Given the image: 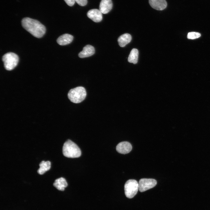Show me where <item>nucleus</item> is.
Masks as SVG:
<instances>
[{"instance_id": "nucleus-1", "label": "nucleus", "mask_w": 210, "mask_h": 210, "mask_svg": "<svg viewBox=\"0 0 210 210\" xmlns=\"http://www.w3.org/2000/svg\"><path fill=\"white\" fill-rule=\"evenodd\" d=\"M21 22L23 27L36 38H41L45 33V26L37 20L26 17L22 19Z\"/></svg>"}, {"instance_id": "nucleus-2", "label": "nucleus", "mask_w": 210, "mask_h": 210, "mask_svg": "<svg viewBox=\"0 0 210 210\" xmlns=\"http://www.w3.org/2000/svg\"><path fill=\"white\" fill-rule=\"evenodd\" d=\"M62 153L64 156L69 158H78L81 155V151L78 146L69 139L64 144Z\"/></svg>"}, {"instance_id": "nucleus-3", "label": "nucleus", "mask_w": 210, "mask_h": 210, "mask_svg": "<svg viewBox=\"0 0 210 210\" xmlns=\"http://www.w3.org/2000/svg\"><path fill=\"white\" fill-rule=\"evenodd\" d=\"M86 94L85 88L82 86H78L71 89L68 93V97L72 102L78 103L85 99Z\"/></svg>"}, {"instance_id": "nucleus-4", "label": "nucleus", "mask_w": 210, "mask_h": 210, "mask_svg": "<svg viewBox=\"0 0 210 210\" xmlns=\"http://www.w3.org/2000/svg\"><path fill=\"white\" fill-rule=\"evenodd\" d=\"M5 69L7 70L13 69L17 65L19 61V57L16 54L8 52L5 54L2 57Z\"/></svg>"}, {"instance_id": "nucleus-5", "label": "nucleus", "mask_w": 210, "mask_h": 210, "mask_svg": "<svg viewBox=\"0 0 210 210\" xmlns=\"http://www.w3.org/2000/svg\"><path fill=\"white\" fill-rule=\"evenodd\" d=\"M138 190L139 183L135 180H129L125 184V194L129 198H133L137 193Z\"/></svg>"}, {"instance_id": "nucleus-6", "label": "nucleus", "mask_w": 210, "mask_h": 210, "mask_svg": "<svg viewBox=\"0 0 210 210\" xmlns=\"http://www.w3.org/2000/svg\"><path fill=\"white\" fill-rule=\"evenodd\" d=\"M139 190L143 192L155 187L157 184L156 181L152 178H143L139 182Z\"/></svg>"}, {"instance_id": "nucleus-7", "label": "nucleus", "mask_w": 210, "mask_h": 210, "mask_svg": "<svg viewBox=\"0 0 210 210\" xmlns=\"http://www.w3.org/2000/svg\"><path fill=\"white\" fill-rule=\"evenodd\" d=\"M116 149L118 153L125 154L131 151L132 149V146L129 142L123 141L117 145Z\"/></svg>"}, {"instance_id": "nucleus-8", "label": "nucleus", "mask_w": 210, "mask_h": 210, "mask_svg": "<svg viewBox=\"0 0 210 210\" xmlns=\"http://www.w3.org/2000/svg\"><path fill=\"white\" fill-rule=\"evenodd\" d=\"M88 17L95 22H98L102 19V13L99 10L96 9L90 10L87 13Z\"/></svg>"}, {"instance_id": "nucleus-9", "label": "nucleus", "mask_w": 210, "mask_h": 210, "mask_svg": "<svg viewBox=\"0 0 210 210\" xmlns=\"http://www.w3.org/2000/svg\"><path fill=\"white\" fill-rule=\"evenodd\" d=\"M149 3L152 8L159 10H163L167 6L165 0H149Z\"/></svg>"}, {"instance_id": "nucleus-10", "label": "nucleus", "mask_w": 210, "mask_h": 210, "mask_svg": "<svg viewBox=\"0 0 210 210\" xmlns=\"http://www.w3.org/2000/svg\"><path fill=\"white\" fill-rule=\"evenodd\" d=\"M112 7L111 0H102L99 5V10L102 13L106 14L111 10Z\"/></svg>"}, {"instance_id": "nucleus-11", "label": "nucleus", "mask_w": 210, "mask_h": 210, "mask_svg": "<svg viewBox=\"0 0 210 210\" xmlns=\"http://www.w3.org/2000/svg\"><path fill=\"white\" fill-rule=\"evenodd\" d=\"M95 52L94 48L90 45L85 46L83 50L78 54V56L81 58L88 57L93 55Z\"/></svg>"}, {"instance_id": "nucleus-12", "label": "nucleus", "mask_w": 210, "mask_h": 210, "mask_svg": "<svg viewBox=\"0 0 210 210\" xmlns=\"http://www.w3.org/2000/svg\"><path fill=\"white\" fill-rule=\"evenodd\" d=\"M73 36L69 34H66L59 37L57 40V43L61 46H64L70 43L73 41Z\"/></svg>"}, {"instance_id": "nucleus-13", "label": "nucleus", "mask_w": 210, "mask_h": 210, "mask_svg": "<svg viewBox=\"0 0 210 210\" xmlns=\"http://www.w3.org/2000/svg\"><path fill=\"white\" fill-rule=\"evenodd\" d=\"M131 40V35L129 34L125 33L120 36L118 38V41L119 45L123 47L129 43Z\"/></svg>"}, {"instance_id": "nucleus-14", "label": "nucleus", "mask_w": 210, "mask_h": 210, "mask_svg": "<svg viewBox=\"0 0 210 210\" xmlns=\"http://www.w3.org/2000/svg\"><path fill=\"white\" fill-rule=\"evenodd\" d=\"M53 185L57 189L61 191H64L68 185L66 179L63 177L56 179Z\"/></svg>"}, {"instance_id": "nucleus-15", "label": "nucleus", "mask_w": 210, "mask_h": 210, "mask_svg": "<svg viewBox=\"0 0 210 210\" xmlns=\"http://www.w3.org/2000/svg\"><path fill=\"white\" fill-rule=\"evenodd\" d=\"M39 168L37 170L38 173L42 175L45 172L50 169L51 167V163L49 161H42L39 164Z\"/></svg>"}, {"instance_id": "nucleus-16", "label": "nucleus", "mask_w": 210, "mask_h": 210, "mask_svg": "<svg viewBox=\"0 0 210 210\" xmlns=\"http://www.w3.org/2000/svg\"><path fill=\"white\" fill-rule=\"evenodd\" d=\"M139 51L137 49L133 48L132 49L129 56L128 61L130 63L136 64L138 62Z\"/></svg>"}, {"instance_id": "nucleus-17", "label": "nucleus", "mask_w": 210, "mask_h": 210, "mask_svg": "<svg viewBox=\"0 0 210 210\" xmlns=\"http://www.w3.org/2000/svg\"><path fill=\"white\" fill-rule=\"evenodd\" d=\"M201 36V34L198 32H192L189 33L187 35V38L190 39H195L198 38Z\"/></svg>"}, {"instance_id": "nucleus-18", "label": "nucleus", "mask_w": 210, "mask_h": 210, "mask_svg": "<svg viewBox=\"0 0 210 210\" xmlns=\"http://www.w3.org/2000/svg\"><path fill=\"white\" fill-rule=\"evenodd\" d=\"M75 1L79 5L84 6L86 5L87 3V0H75Z\"/></svg>"}, {"instance_id": "nucleus-19", "label": "nucleus", "mask_w": 210, "mask_h": 210, "mask_svg": "<svg viewBox=\"0 0 210 210\" xmlns=\"http://www.w3.org/2000/svg\"><path fill=\"white\" fill-rule=\"evenodd\" d=\"M66 4L69 6H72L75 3V0H64Z\"/></svg>"}]
</instances>
